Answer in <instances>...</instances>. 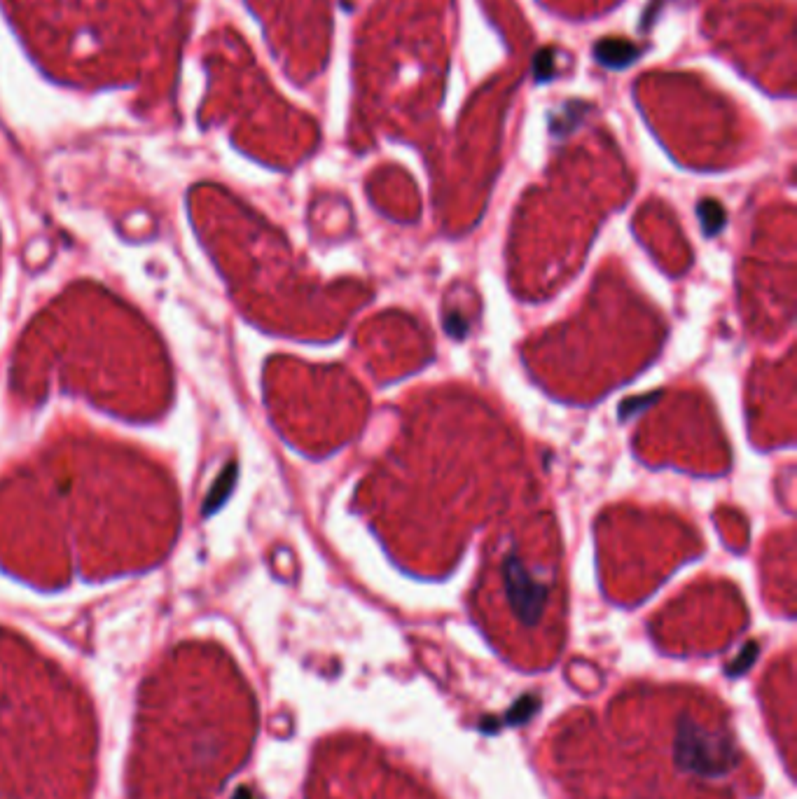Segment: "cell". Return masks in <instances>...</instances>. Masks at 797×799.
<instances>
[{
    "label": "cell",
    "instance_id": "obj_3",
    "mask_svg": "<svg viewBox=\"0 0 797 799\" xmlns=\"http://www.w3.org/2000/svg\"><path fill=\"white\" fill-rule=\"evenodd\" d=\"M234 477H237V468H234V465H230V468L223 470V475L218 477L216 484H213V489L209 493V500H206V505H204L206 514L213 512V510H218L220 503H223V500L227 498V493H230V489H232Z\"/></svg>",
    "mask_w": 797,
    "mask_h": 799
},
{
    "label": "cell",
    "instance_id": "obj_4",
    "mask_svg": "<svg viewBox=\"0 0 797 799\" xmlns=\"http://www.w3.org/2000/svg\"><path fill=\"white\" fill-rule=\"evenodd\" d=\"M699 218H702V225L706 229V234H716L725 222V213L713 199H706L699 204Z\"/></svg>",
    "mask_w": 797,
    "mask_h": 799
},
{
    "label": "cell",
    "instance_id": "obj_5",
    "mask_svg": "<svg viewBox=\"0 0 797 799\" xmlns=\"http://www.w3.org/2000/svg\"><path fill=\"white\" fill-rule=\"evenodd\" d=\"M550 52H543L536 61V78L538 80H547L552 75V68H550Z\"/></svg>",
    "mask_w": 797,
    "mask_h": 799
},
{
    "label": "cell",
    "instance_id": "obj_2",
    "mask_svg": "<svg viewBox=\"0 0 797 799\" xmlns=\"http://www.w3.org/2000/svg\"><path fill=\"white\" fill-rule=\"evenodd\" d=\"M639 54H641L639 47L622 38H606L594 45L596 61H599L601 66L613 68V71H620V68L634 64V61L639 59Z\"/></svg>",
    "mask_w": 797,
    "mask_h": 799
},
{
    "label": "cell",
    "instance_id": "obj_1",
    "mask_svg": "<svg viewBox=\"0 0 797 799\" xmlns=\"http://www.w3.org/2000/svg\"><path fill=\"white\" fill-rule=\"evenodd\" d=\"M503 578H505V592H508V599L512 606H515L517 615L522 617L526 624L538 622V617L543 613L547 601V587L540 585L538 580H533L517 559L505 561Z\"/></svg>",
    "mask_w": 797,
    "mask_h": 799
}]
</instances>
